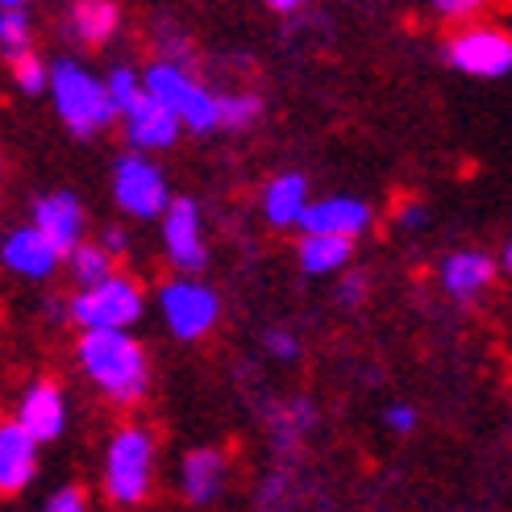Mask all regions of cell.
Instances as JSON below:
<instances>
[{"label": "cell", "instance_id": "8992f818", "mask_svg": "<svg viewBox=\"0 0 512 512\" xmlns=\"http://www.w3.org/2000/svg\"><path fill=\"white\" fill-rule=\"evenodd\" d=\"M117 200L125 213L134 217H159L163 204H167V184L155 163L146 159H121L117 163Z\"/></svg>", "mask_w": 512, "mask_h": 512}, {"label": "cell", "instance_id": "ffe728a7", "mask_svg": "<svg viewBox=\"0 0 512 512\" xmlns=\"http://www.w3.org/2000/svg\"><path fill=\"white\" fill-rule=\"evenodd\" d=\"M75 30H80L84 42H105L117 30L113 0H80V5H75Z\"/></svg>", "mask_w": 512, "mask_h": 512}, {"label": "cell", "instance_id": "d6986e66", "mask_svg": "<svg viewBox=\"0 0 512 512\" xmlns=\"http://www.w3.org/2000/svg\"><path fill=\"white\" fill-rule=\"evenodd\" d=\"M350 259V238L338 234H309L300 242V267L309 275H325V271H338Z\"/></svg>", "mask_w": 512, "mask_h": 512}, {"label": "cell", "instance_id": "7a4b0ae2", "mask_svg": "<svg viewBox=\"0 0 512 512\" xmlns=\"http://www.w3.org/2000/svg\"><path fill=\"white\" fill-rule=\"evenodd\" d=\"M50 88H55L59 117L71 125V134L88 138V134L100 130V125H109V121H113V100H109L105 84H96L84 67L59 63V67H55V80H50Z\"/></svg>", "mask_w": 512, "mask_h": 512}, {"label": "cell", "instance_id": "44dd1931", "mask_svg": "<svg viewBox=\"0 0 512 512\" xmlns=\"http://www.w3.org/2000/svg\"><path fill=\"white\" fill-rule=\"evenodd\" d=\"M67 254H71V271H75V279H80L84 288L100 284V279L113 271V259H109L105 246H80V242H75Z\"/></svg>", "mask_w": 512, "mask_h": 512}, {"label": "cell", "instance_id": "2e32d148", "mask_svg": "<svg viewBox=\"0 0 512 512\" xmlns=\"http://www.w3.org/2000/svg\"><path fill=\"white\" fill-rule=\"evenodd\" d=\"M442 279H446V288L454 296H479L496 279V263L488 259V254L467 250V254H454V259L446 263Z\"/></svg>", "mask_w": 512, "mask_h": 512}, {"label": "cell", "instance_id": "603a6c76", "mask_svg": "<svg viewBox=\"0 0 512 512\" xmlns=\"http://www.w3.org/2000/svg\"><path fill=\"white\" fill-rule=\"evenodd\" d=\"M25 42H30V21H25L17 5H5V13H0V46L17 55V50H25Z\"/></svg>", "mask_w": 512, "mask_h": 512}, {"label": "cell", "instance_id": "e0dca14e", "mask_svg": "<svg viewBox=\"0 0 512 512\" xmlns=\"http://www.w3.org/2000/svg\"><path fill=\"white\" fill-rule=\"evenodd\" d=\"M221 479H225V458L217 450H196L184 458V492L196 504H209L221 492Z\"/></svg>", "mask_w": 512, "mask_h": 512}, {"label": "cell", "instance_id": "52a82bcc", "mask_svg": "<svg viewBox=\"0 0 512 512\" xmlns=\"http://www.w3.org/2000/svg\"><path fill=\"white\" fill-rule=\"evenodd\" d=\"M163 313L179 338H200L217 325V296L200 284H167L163 288Z\"/></svg>", "mask_w": 512, "mask_h": 512}, {"label": "cell", "instance_id": "ac0fdd59", "mask_svg": "<svg viewBox=\"0 0 512 512\" xmlns=\"http://www.w3.org/2000/svg\"><path fill=\"white\" fill-rule=\"evenodd\" d=\"M304 196H309V188H304L300 175H279L275 184L267 188V196H263L267 221H275V225H296L300 213H304Z\"/></svg>", "mask_w": 512, "mask_h": 512}, {"label": "cell", "instance_id": "9a60e30c", "mask_svg": "<svg viewBox=\"0 0 512 512\" xmlns=\"http://www.w3.org/2000/svg\"><path fill=\"white\" fill-rule=\"evenodd\" d=\"M0 259H5V267H13L17 275H30V279H42L55 271L59 263V250L50 246L38 229H17V234L5 242V250H0Z\"/></svg>", "mask_w": 512, "mask_h": 512}, {"label": "cell", "instance_id": "8fae6325", "mask_svg": "<svg viewBox=\"0 0 512 512\" xmlns=\"http://www.w3.org/2000/svg\"><path fill=\"white\" fill-rule=\"evenodd\" d=\"M304 229L309 234H338V238H354L371 225V209L363 200H350V196H334V200H321V204H304L300 213Z\"/></svg>", "mask_w": 512, "mask_h": 512}, {"label": "cell", "instance_id": "4fadbf2b", "mask_svg": "<svg viewBox=\"0 0 512 512\" xmlns=\"http://www.w3.org/2000/svg\"><path fill=\"white\" fill-rule=\"evenodd\" d=\"M67 421V408H63V392L55 383H34L21 400V429L30 433L34 442H50L63 433Z\"/></svg>", "mask_w": 512, "mask_h": 512}, {"label": "cell", "instance_id": "3957f363", "mask_svg": "<svg viewBox=\"0 0 512 512\" xmlns=\"http://www.w3.org/2000/svg\"><path fill=\"white\" fill-rule=\"evenodd\" d=\"M150 467H155V442L146 429H121L109 446V496L117 504H142L150 492Z\"/></svg>", "mask_w": 512, "mask_h": 512}, {"label": "cell", "instance_id": "ba28073f", "mask_svg": "<svg viewBox=\"0 0 512 512\" xmlns=\"http://www.w3.org/2000/svg\"><path fill=\"white\" fill-rule=\"evenodd\" d=\"M450 63L471 75H508L512 67V42L496 30H467L450 42Z\"/></svg>", "mask_w": 512, "mask_h": 512}, {"label": "cell", "instance_id": "277c9868", "mask_svg": "<svg viewBox=\"0 0 512 512\" xmlns=\"http://www.w3.org/2000/svg\"><path fill=\"white\" fill-rule=\"evenodd\" d=\"M146 92L159 96L163 105L184 125H192L196 134L217 130V96H209L200 84H192L175 63H155L150 67L146 71Z\"/></svg>", "mask_w": 512, "mask_h": 512}, {"label": "cell", "instance_id": "836d02e7", "mask_svg": "<svg viewBox=\"0 0 512 512\" xmlns=\"http://www.w3.org/2000/svg\"><path fill=\"white\" fill-rule=\"evenodd\" d=\"M0 5H21V0H0Z\"/></svg>", "mask_w": 512, "mask_h": 512}, {"label": "cell", "instance_id": "30bf717a", "mask_svg": "<svg viewBox=\"0 0 512 512\" xmlns=\"http://www.w3.org/2000/svg\"><path fill=\"white\" fill-rule=\"evenodd\" d=\"M163 234H167V254L175 267L200 271L204 267V242H200V213L192 200H171L163 204Z\"/></svg>", "mask_w": 512, "mask_h": 512}, {"label": "cell", "instance_id": "484cf974", "mask_svg": "<svg viewBox=\"0 0 512 512\" xmlns=\"http://www.w3.org/2000/svg\"><path fill=\"white\" fill-rule=\"evenodd\" d=\"M46 508H50V512H67V508L80 512V508H84V492H80V488H63V492H55V500H50Z\"/></svg>", "mask_w": 512, "mask_h": 512}, {"label": "cell", "instance_id": "6da1fadb", "mask_svg": "<svg viewBox=\"0 0 512 512\" xmlns=\"http://www.w3.org/2000/svg\"><path fill=\"white\" fill-rule=\"evenodd\" d=\"M80 363L113 400L134 404L146 392V354L121 329H88L80 342Z\"/></svg>", "mask_w": 512, "mask_h": 512}, {"label": "cell", "instance_id": "1f68e13d", "mask_svg": "<svg viewBox=\"0 0 512 512\" xmlns=\"http://www.w3.org/2000/svg\"><path fill=\"white\" fill-rule=\"evenodd\" d=\"M105 250H109V254H121V250H125V234H121V229H109Z\"/></svg>", "mask_w": 512, "mask_h": 512}, {"label": "cell", "instance_id": "83f0119b", "mask_svg": "<svg viewBox=\"0 0 512 512\" xmlns=\"http://www.w3.org/2000/svg\"><path fill=\"white\" fill-rule=\"evenodd\" d=\"M388 425H392L396 433H408V429L417 425V413H413V408H392V413H388Z\"/></svg>", "mask_w": 512, "mask_h": 512}, {"label": "cell", "instance_id": "d4e9b609", "mask_svg": "<svg viewBox=\"0 0 512 512\" xmlns=\"http://www.w3.org/2000/svg\"><path fill=\"white\" fill-rule=\"evenodd\" d=\"M105 92H109V100H113V113H121L130 100L138 96V80H134V71H113V80L105 84Z\"/></svg>", "mask_w": 512, "mask_h": 512}, {"label": "cell", "instance_id": "7c38bea8", "mask_svg": "<svg viewBox=\"0 0 512 512\" xmlns=\"http://www.w3.org/2000/svg\"><path fill=\"white\" fill-rule=\"evenodd\" d=\"M34 229L55 246L59 254H67L84 234V213H80V200L59 192V196H46L38 204V217H34Z\"/></svg>", "mask_w": 512, "mask_h": 512}, {"label": "cell", "instance_id": "4dcf8cb0", "mask_svg": "<svg viewBox=\"0 0 512 512\" xmlns=\"http://www.w3.org/2000/svg\"><path fill=\"white\" fill-rule=\"evenodd\" d=\"M358 296H363V279H346V288H342V300L354 304Z\"/></svg>", "mask_w": 512, "mask_h": 512}, {"label": "cell", "instance_id": "4316f807", "mask_svg": "<svg viewBox=\"0 0 512 512\" xmlns=\"http://www.w3.org/2000/svg\"><path fill=\"white\" fill-rule=\"evenodd\" d=\"M442 13H450V17H467V13H475L479 9V0H433Z\"/></svg>", "mask_w": 512, "mask_h": 512}, {"label": "cell", "instance_id": "cb8c5ba5", "mask_svg": "<svg viewBox=\"0 0 512 512\" xmlns=\"http://www.w3.org/2000/svg\"><path fill=\"white\" fill-rule=\"evenodd\" d=\"M13 75H17V84L21 92H42L46 84V67L34 59V55H25V50H17V63H13Z\"/></svg>", "mask_w": 512, "mask_h": 512}, {"label": "cell", "instance_id": "d6a6232c", "mask_svg": "<svg viewBox=\"0 0 512 512\" xmlns=\"http://www.w3.org/2000/svg\"><path fill=\"white\" fill-rule=\"evenodd\" d=\"M267 5H271V9H279V13H292V9L300 5V0H267Z\"/></svg>", "mask_w": 512, "mask_h": 512}, {"label": "cell", "instance_id": "7402d4cb", "mask_svg": "<svg viewBox=\"0 0 512 512\" xmlns=\"http://www.w3.org/2000/svg\"><path fill=\"white\" fill-rule=\"evenodd\" d=\"M263 113L259 96H217V125H229V130H246Z\"/></svg>", "mask_w": 512, "mask_h": 512}, {"label": "cell", "instance_id": "f546056e", "mask_svg": "<svg viewBox=\"0 0 512 512\" xmlns=\"http://www.w3.org/2000/svg\"><path fill=\"white\" fill-rule=\"evenodd\" d=\"M400 221H404V225H425V209L408 204V209H400Z\"/></svg>", "mask_w": 512, "mask_h": 512}, {"label": "cell", "instance_id": "9c48e42d", "mask_svg": "<svg viewBox=\"0 0 512 512\" xmlns=\"http://www.w3.org/2000/svg\"><path fill=\"white\" fill-rule=\"evenodd\" d=\"M121 113H125V125H130V142L142 150H163L179 138V117L150 92H138Z\"/></svg>", "mask_w": 512, "mask_h": 512}, {"label": "cell", "instance_id": "5b68a950", "mask_svg": "<svg viewBox=\"0 0 512 512\" xmlns=\"http://www.w3.org/2000/svg\"><path fill=\"white\" fill-rule=\"evenodd\" d=\"M71 313L84 329H125L130 321L142 317V292L134 279H121L109 271L100 284L84 288V296L75 300Z\"/></svg>", "mask_w": 512, "mask_h": 512}, {"label": "cell", "instance_id": "f1b7e54d", "mask_svg": "<svg viewBox=\"0 0 512 512\" xmlns=\"http://www.w3.org/2000/svg\"><path fill=\"white\" fill-rule=\"evenodd\" d=\"M267 346L279 354V358H296V342L288 334H267Z\"/></svg>", "mask_w": 512, "mask_h": 512}, {"label": "cell", "instance_id": "5bb4252c", "mask_svg": "<svg viewBox=\"0 0 512 512\" xmlns=\"http://www.w3.org/2000/svg\"><path fill=\"white\" fill-rule=\"evenodd\" d=\"M34 438L21 429V421L0 425V496L21 492L34 475Z\"/></svg>", "mask_w": 512, "mask_h": 512}]
</instances>
